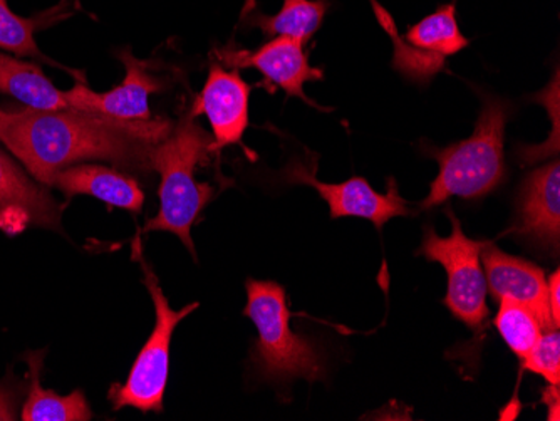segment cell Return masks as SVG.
Instances as JSON below:
<instances>
[{"instance_id":"obj_13","label":"cell","mask_w":560,"mask_h":421,"mask_svg":"<svg viewBox=\"0 0 560 421\" xmlns=\"http://www.w3.org/2000/svg\"><path fill=\"white\" fill-rule=\"evenodd\" d=\"M49 187L58 188L68 198L90 195L101 202L137 215L144 206V191L137 178L103 165L78 163L59 169L50 178Z\"/></svg>"},{"instance_id":"obj_15","label":"cell","mask_w":560,"mask_h":421,"mask_svg":"<svg viewBox=\"0 0 560 421\" xmlns=\"http://www.w3.org/2000/svg\"><path fill=\"white\" fill-rule=\"evenodd\" d=\"M22 207L33 217V225L61 231V207L49 191L34 184L2 150H0V212Z\"/></svg>"},{"instance_id":"obj_2","label":"cell","mask_w":560,"mask_h":421,"mask_svg":"<svg viewBox=\"0 0 560 421\" xmlns=\"http://www.w3.org/2000/svg\"><path fill=\"white\" fill-rule=\"evenodd\" d=\"M213 152L212 135L197 125L194 116L188 113L150 153L151 172L160 173L162 184L159 190V213L144 224L143 234H175L195 259L197 253L191 229L215 197V187L206 182H197L195 172L201 163L209 162Z\"/></svg>"},{"instance_id":"obj_10","label":"cell","mask_w":560,"mask_h":421,"mask_svg":"<svg viewBox=\"0 0 560 421\" xmlns=\"http://www.w3.org/2000/svg\"><path fill=\"white\" fill-rule=\"evenodd\" d=\"M118 59L126 69L122 83L108 93H94L88 86V81H78L71 90L66 91L69 108L100 113L126 121L151 119L150 96L165 87L163 81L153 77L148 71V62L135 58L128 47L118 52Z\"/></svg>"},{"instance_id":"obj_7","label":"cell","mask_w":560,"mask_h":421,"mask_svg":"<svg viewBox=\"0 0 560 421\" xmlns=\"http://www.w3.org/2000/svg\"><path fill=\"white\" fill-rule=\"evenodd\" d=\"M282 180L291 185H310L326 200L329 206L330 219L358 217L370 220L371 224L381 231L383 225L395 217L415 215L405 198L399 195L395 178L386 180L385 194H377L366 178L354 177L341 184H324L317 180V159L292 160L284 172Z\"/></svg>"},{"instance_id":"obj_6","label":"cell","mask_w":560,"mask_h":421,"mask_svg":"<svg viewBox=\"0 0 560 421\" xmlns=\"http://www.w3.org/2000/svg\"><path fill=\"white\" fill-rule=\"evenodd\" d=\"M446 213L452 222V234L440 237L435 229L424 227L417 254L430 262H439L446 270L448 288L443 300L446 309L471 331L481 332L490 314L487 306L489 289L481 266V250L489 242L468 237L455 213L450 209Z\"/></svg>"},{"instance_id":"obj_23","label":"cell","mask_w":560,"mask_h":421,"mask_svg":"<svg viewBox=\"0 0 560 421\" xmlns=\"http://www.w3.org/2000/svg\"><path fill=\"white\" fill-rule=\"evenodd\" d=\"M547 301H549L550 316L557 328L560 326V272L556 270L547 278Z\"/></svg>"},{"instance_id":"obj_17","label":"cell","mask_w":560,"mask_h":421,"mask_svg":"<svg viewBox=\"0 0 560 421\" xmlns=\"http://www.w3.org/2000/svg\"><path fill=\"white\" fill-rule=\"evenodd\" d=\"M44 353H30L25 356L30 363V395L22 408L21 420L24 421H88L93 418L90 404L81 389L71 395L44 389L40 385Z\"/></svg>"},{"instance_id":"obj_14","label":"cell","mask_w":560,"mask_h":421,"mask_svg":"<svg viewBox=\"0 0 560 421\" xmlns=\"http://www.w3.org/2000/svg\"><path fill=\"white\" fill-rule=\"evenodd\" d=\"M68 4L69 2L62 0L61 4L49 9V11L40 12L36 17H21V15L11 11L8 0H0V49L14 52L21 58L36 59V61L44 62V65L69 72L74 78L75 83L86 81L83 71H72V69L56 62L55 59L47 58L37 47L36 37H34L36 31L46 30V27L52 26L61 19L69 17V12H65Z\"/></svg>"},{"instance_id":"obj_24","label":"cell","mask_w":560,"mask_h":421,"mask_svg":"<svg viewBox=\"0 0 560 421\" xmlns=\"http://www.w3.org/2000/svg\"><path fill=\"white\" fill-rule=\"evenodd\" d=\"M544 404L549 408V414L547 420L557 421L560 420V395L559 385H549L544 389Z\"/></svg>"},{"instance_id":"obj_26","label":"cell","mask_w":560,"mask_h":421,"mask_svg":"<svg viewBox=\"0 0 560 421\" xmlns=\"http://www.w3.org/2000/svg\"><path fill=\"white\" fill-rule=\"evenodd\" d=\"M9 112L0 109V140L4 137L5 125H8Z\"/></svg>"},{"instance_id":"obj_12","label":"cell","mask_w":560,"mask_h":421,"mask_svg":"<svg viewBox=\"0 0 560 421\" xmlns=\"http://www.w3.org/2000/svg\"><path fill=\"white\" fill-rule=\"evenodd\" d=\"M514 234L544 250H559L560 165L557 160L528 173L517 197Z\"/></svg>"},{"instance_id":"obj_20","label":"cell","mask_w":560,"mask_h":421,"mask_svg":"<svg viewBox=\"0 0 560 421\" xmlns=\"http://www.w3.org/2000/svg\"><path fill=\"white\" fill-rule=\"evenodd\" d=\"M493 325L512 353L521 361L536 348L540 336L546 331L536 314L512 301H499V313Z\"/></svg>"},{"instance_id":"obj_11","label":"cell","mask_w":560,"mask_h":421,"mask_svg":"<svg viewBox=\"0 0 560 421\" xmlns=\"http://www.w3.org/2000/svg\"><path fill=\"white\" fill-rule=\"evenodd\" d=\"M481 266L487 289L493 301H512L536 314L546 329H559L550 316L547 301V276L537 264L503 253L489 242L481 250Z\"/></svg>"},{"instance_id":"obj_5","label":"cell","mask_w":560,"mask_h":421,"mask_svg":"<svg viewBox=\"0 0 560 421\" xmlns=\"http://www.w3.org/2000/svg\"><path fill=\"white\" fill-rule=\"evenodd\" d=\"M133 257H137L138 262L141 264L144 285L155 304V328L138 353L126 382L113 385L109 388L108 398L113 404V410L116 411L130 407L143 411V413H148V411L162 413L166 383H168L173 335H175L176 326L180 325L182 320L190 316L194 311H197L200 304H188L180 311L173 309L162 285H160L159 278L143 259L140 238L135 242Z\"/></svg>"},{"instance_id":"obj_21","label":"cell","mask_w":560,"mask_h":421,"mask_svg":"<svg viewBox=\"0 0 560 421\" xmlns=\"http://www.w3.org/2000/svg\"><path fill=\"white\" fill-rule=\"evenodd\" d=\"M374 11L380 15L381 24L385 27L386 33L395 40V58H393V68L401 72L402 77L415 83H427L431 78L439 74L445 68V59L436 58V56L427 55V52L417 51L413 47L408 46L401 37L398 36L395 22L392 15L381 9L377 2L373 0Z\"/></svg>"},{"instance_id":"obj_22","label":"cell","mask_w":560,"mask_h":421,"mask_svg":"<svg viewBox=\"0 0 560 421\" xmlns=\"http://www.w3.org/2000/svg\"><path fill=\"white\" fill-rule=\"evenodd\" d=\"M522 367L542 376L549 385L560 383V336L559 329H547L540 336L536 348L522 360Z\"/></svg>"},{"instance_id":"obj_19","label":"cell","mask_w":560,"mask_h":421,"mask_svg":"<svg viewBox=\"0 0 560 421\" xmlns=\"http://www.w3.org/2000/svg\"><path fill=\"white\" fill-rule=\"evenodd\" d=\"M402 40L417 51L442 59L458 55L470 46V40L462 34L456 21L455 4L442 5L433 14L421 19L406 31Z\"/></svg>"},{"instance_id":"obj_16","label":"cell","mask_w":560,"mask_h":421,"mask_svg":"<svg viewBox=\"0 0 560 421\" xmlns=\"http://www.w3.org/2000/svg\"><path fill=\"white\" fill-rule=\"evenodd\" d=\"M0 93L15 97L25 108L40 112L69 109L66 91H59L40 66L0 55Z\"/></svg>"},{"instance_id":"obj_25","label":"cell","mask_w":560,"mask_h":421,"mask_svg":"<svg viewBox=\"0 0 560 421\" xmlns=\"http://www.w3.org/2000/svg\"><path fill=\"white\" fill-rule=\"evenodd\" d=\"M0 420H15V398L11 389L0 385Z\"/></svg>"},{"instance_id":"obj_9","label":"cell","mask_w":560,"mask_h":421,"mask_svg":"<svg viewBox=\"0 0 560 421\" xmlns=\"http://www.w3.org/2000/svg\"><path fill=\"white\" fill-rule=\"evenodd\" d=\"M252 90L254 86L241 77V69H226L220 62L210 68L190 115L194 118L203 115L209 119L215 152L232 144L244 147Z\"/></svg>"},{"instance_id":"obj_3","label":"cell","mask_w":560,"mask_h":421,"mask_svg":"<svg viewBox=\"0 0 560 421\" xmlns=\"http://www.w3.org/2000/svg\"><path fill=\"white\" fill-rule=\"evenodd\" d=\"M511 115V102L487 94L481 97L480 115L470 138L445 148H427L428 155L439 162L440 172L420 203L421 210L435 209L452 197L478 200L505 182L509 168L503 141Z\"/></svg>"},{"instance_id":"obj_8","label":"cell","mask_w":560,"mask_h":421,"mask_svg":"<svg viewBox=\"0 0 560 421\" xmlns=\"http://www.w3.org/2000/svg\"><path fill=\"white\" fill-rule=\"evenodd\" d=\"M217 59L231 69L254 68L264 77L270 90L279 87L288 96L299 97L314 108L323 109L305 96L304 84L324 80V71L311 66L305 43L289 36H276L256 51L225 47L217 51Z\"/></svg>"},{"instance_id":"obj_18","label":"cell","mask_w":560,"mask_h":421,"mask_svg":"<svg viewBox=\"0 0 560 421\" xmlns=\"http://www.w3.org/2000/svg\"><path fill=\"white\" fill-rule=\"evenodd\" d=\"M329 0H284L277 14L266 15L252 9L244 12L248 27H259L266 37L289 36L310 43L329 9Z\"/></svg>"},{"instance_id":"obj_1","label":"cell","mask_w":560,"mask_h":421,"mask_svg":"<svg viewBox=\"0 0 560 421\" xmlns=\"http://www.w3.org/2000/svg\"><path fill=\"white\" fill-rule=\"evenodd\" d=\"M166 119L126 121L80 109L9 112L0 143L49 187L59 169L78 163L109 162L128 172H151L150 153L172 131Z\"/></svg>"},{"instance_id":"obj_4","label":"cell","mask_w":560,"mask_h":421,"mask_svg":"<svg viewBox=\"0 0 560 421\" xmlns=\"http://www.w3.org/2000/svg\"><path fill=\"white\" fill-rule=\"evenodd\" d=\"M245 289L244 314L259 332L252 353L257 375L272 383L323 382L326 376L323 354L311 339L292 331L285 289L277 282L257 279H248Z\"/></svg>"}]
</instances>
